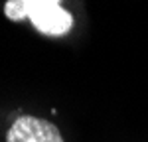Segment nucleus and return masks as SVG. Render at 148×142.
<instances>
[{
    "instance_id": "f257e3e1",
    "label": "nucleus",
    "mask_w": 148,
    "mask_h": 142,
    "mask_svg": "<svg viewBox=\"0 0 148 142\" xmlns=\"http://www.w3.org/2000/svg\"><path fill=\"white\" fill-rule=\"evenodd\" d=\"M4 14L12 22L30 18L34 28L44 36H63L73 26V16L57 0H8Z\"/></svg>"
},
{
    "instance_id": "f03ea898",
    "label": "nucleus",
    "mask_w": 148,
    "mask_h": 142,
    "mask_svg": "<svg viewBox=\"0 0 148 142\" xmlns=\"http://www.w3.org/2000/svg\"><path fill=\"white\" fill-rule=\"evenodd\" d=\"M6 142H63V136L53 122L24 115L12 122L6 132Z\"/></svg>"
}]
</instances>
